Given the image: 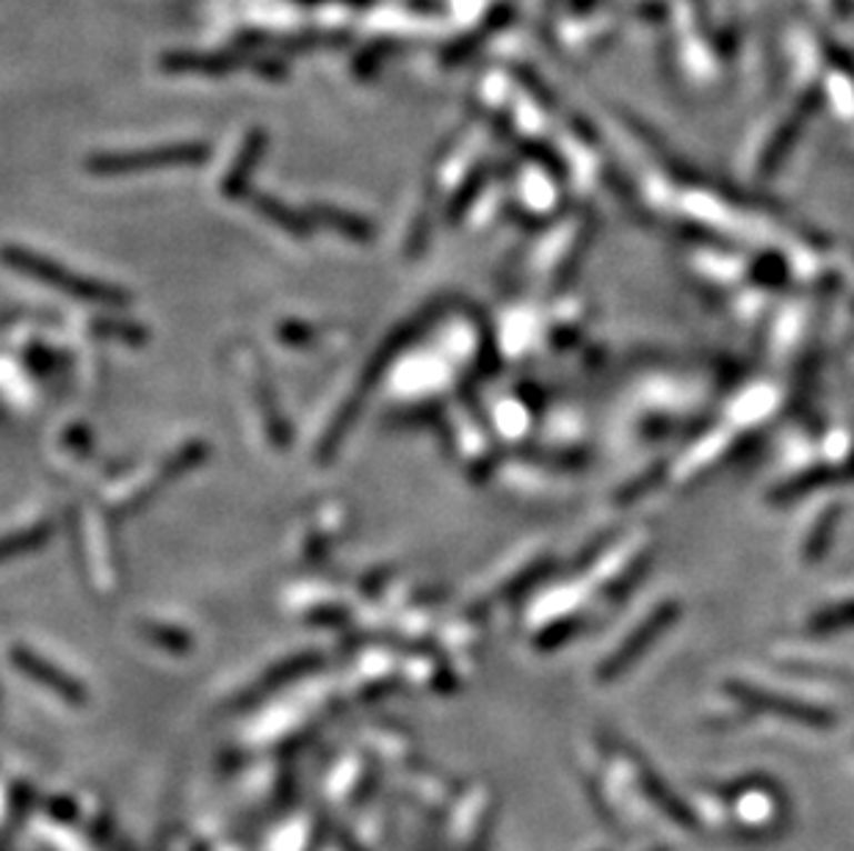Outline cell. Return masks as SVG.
I'll return each instance as SVG.
<instances>
[{"instance_id":"obj_2","label":"cell","mask_w":854,"mask_h":851,"mask_svg":"<svg viewBox=\"0 0 854 851\" xmlns=\"http://www.w3.org/2000/svg\"><path fill=\"white\" fill-rule=\"evenodd\" d=\"M418 329H421V327H418V323H406V327H401L399 332H393L388 340H384L382 346H379V351L371 357V362H368L363 377H360L358 390H354V393L349 396L346 404H343L341 410H338L335 421H332L330 429H326V434L321 437V442H319V459H321V462H326V459L335 457L338 448H341V442H343V437L349 434V429H352L354 421H358V418H360V412H363L368 393H371V390L379 384V379H382L384 373H388V368L393 366L395 354H399V351L404 349V346L410 343L412 338H415Z\"/></svg>"},{"instance_id":"obj_6","label":"cell","mask_w":854,"mask_h":851,"mask_svg":"<svg viewBox=\"0 0 854 851\" xmlns=\"http://www.w3.org/2000/svg\"><path fill=\"white\" fill-rule=\"evenodd\" d=\"M50 537H53V525L50 523H39L26 531L9 533V537L0 539V564L17 559V555L33 553V550H39L42 544H48Z\"/></svg>"},{"instance_id":"obj_11","label":"cell","mask_w":854,"mask_h":851,"mask_svg":"<svg viewBox=\"0 0 854 851\" xmlns=\"http://www.w3.org/2000/svg\"><path fill=\"white\" fill-rule=\"evenodd\" d=\"M280 340L282 343H310L313 340V329L304 327V323H285V327H280Z\"/></svg>"},{"instance_id":"obj_3","label":"cell","mask_w":854,"mask_h":851,"mask_svg":"<svg viewBox=\"0 0 854 851\" xmlns=\"http://www.w3.org/2000/svg\"><path fill=\"white\" fill-rule=\"evenodd\" d=\"M202 158L200 147H169L158 152H133V156H111L92 161L94 172H135V169L174 167V163H197Z\"/></svg>"},{"instance_id":"obj_10","label":"cell","mask_w":854,"mask_h":851,"mask_svg":"<svg viewBox=\"0 0 854 851\" xmlns=\"http://www.w3.org/2000/svg\"><path fill=\"white\" fill-rule=\"evenodd\" d=\"M141 631H144L150 639L167 641L169 650H180V647L189 644V639H185L180 631H172V628H163V625H144V628H141Z\"/></svg>"},{"instance_id":"obj_9","label":"cell","mask_w":854,"mask_h":851,"mask_svg":"<svg viewBox=\"0 0 854 851\" xmlns=\"http://www.w3.org/2000/svg\"><path fill=\"white\" fill-rule=\"evenodd\" d=\"M205 459H208L205 442H191V445H185L183 451L174 453V457L163 464V475H167V479H180L185 470H194L197 464L205 462Z\"/></svg>"},{"instance_id":"obj_7","label":"cell","mask_w":854,"mask_h":851,"mask_svg":"<svg viewBox=\"0 0 854 851\" xmlns=\"http://www.w3.org/2000/svg\"><path fill=\"white\" fill-rule=\"evenodd\" d=\"M258 211L265 213V219H271L277 227H280V230L291 232V236H297V238H308L310 236L308 221H304L299 213L288 211V208L280 206V202L258 200Z\"/></svg>"},{"instance_id":"obj_1","label":"cell","mask_w":854,"mask_h":851,"mask_svg":"<svg viewBox=\"0 0 854 851\" xmlns=\"http://www.w3.org/2000/svg\"><path fill=\"white\" fill-rule=\"evenodd\" d=\"M0 260H3L9 269L20 271V274L31 277V280L42 282V286L56 288V291L67 293V297L78 299V302L89 304H109V308H122L130 302L128 293L122 288L106 286L100 280H89V277L72 274L64 266L53 263L48 258H39V254L28 252L22 247H3L0 249Z\"/></svg>"},{"instance_id":"obj_8","label":"cell","mask_w":854,"mask_h":851,"mask_svg":"<svg viewBox=\"0 0 854 851\" xmlns=\"http://www.w3.org/2000/svg\"><path fill=\"white\" fill-rule=\"evenodd\" d=\"M94 332L106 340H122V343L130 346H141L147 340V332L139 327V323L130 321H120V319H109V321H94Z\"/></svg>"},{"instance_id":"obj_4","label":"cell","mask_w":854,"mask_h":851,"mask_svg":"<svg viewBox=\"0 0 854 851\" xmlns=\"http://www.w3.org/2000/svg\"><path fill=\"white\" fill-rule=\"evenodd\" d=\"M14 661H17V667L22 669V672H28V674H31V678H37L39 683L50 685V689H56V691H59V694L70 697V700H83L81 685H78L76 680H70V678H67V674L56 672V669L50 667L48 661L37 658V655H33V652L14 650Z\"/></svg>"},{"instance_id":"obj_5","label":"cell","mask_w":854,"mask_h":851,"mask_svg":"<svg viewBox=\"0 0 854 851\" xmlns=\"http://www.w3.org/2000/svg\"><path fill=\"white\" fill-rule=\"evenodd\" d=\"M313 219L319 221V224L330 227V230L341 232L343 238H352V241H360V243L371 241V238L376 236V230L371 227V221L360 219V216H354V213L338 211V208H315Z\"/></svg>"}]
</instances>
